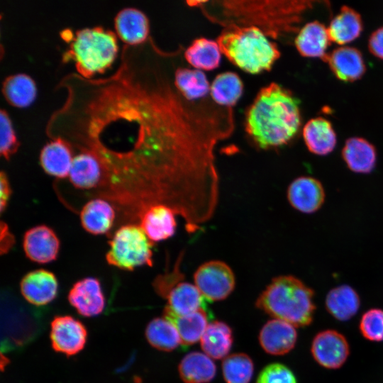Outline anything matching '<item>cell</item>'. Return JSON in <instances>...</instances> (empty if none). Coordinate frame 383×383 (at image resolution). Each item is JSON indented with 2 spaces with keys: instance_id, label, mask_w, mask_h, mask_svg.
<instances>
[{
  "instance_id": "obj_19",
  "label": "cell",
  "mask_w": 383,
  "mask_h": 383,
  "mask_svg": "<svg viewBox=\"0 0 383 383\" xmlns=\"http://www.w3.org/2000/svg\"><path fill=\"white\" fill-rule=\"evenodd\" d=\"M72 160V147L60 138L48 142L40 153V163L43 170L60 179L69 175Z\"/></svg>"
},
{
  "instance_id": "obj_26",
  "label": "cell",
  "mask_w": 383,
  "mask_h": 383,
  "mask_svg": "<svg viewBox=\"0 0 383 383\" xmlns=\"http://www.w3.org/2000/svg\"><path fill=\"white\" fill-rule=\"evenodd\" d=\"M200 341L201 349L209 357L224 359L233 345V331L225 322L214 321L208 324Z\"/></svg>"
},
{
  "instance_id": "obj_11",
  "label": "cell",
  "mask_w": 383,
  "mask_h": 383,
  "mask_svg": "<svg viewBox=\"0 0 383 383\" xmlns=\"http://www.w3.org/2000/svg\"><path fill=\"white\" fill-rule=\"evenodd\" d=\"M60 240L55 231L45 225L28 229L23 235V248L31 261L46 264L55 260L60 251Z\"/></svg>"
},
{
  "instance_id": "obj_14",
  "label": "cell",
  "mask_w": 383,
  "mask_h": 383,
  "mask_svg": "<svg viewBox=\"0 0 383 383\" xmlns=\"http://www.w3.org/2000/svg\"><path fill=\"white\" fill-rule=\"evenodd\" d=\"M287 199L291 206L304 213L318 211L325 200L321 183L311 177H299L287 189Z\"/></svg>"
},
{
  "instance_id": "obj_12",
  "label": "cell",
  "mask_w": 383,
  "mask_h": 383,
  "mask_svg": "<svg viewBox=\"0 0 383 383\" xmlns=\"http://www.w3.org/2000/svg\"><path fill=\"white\" fill-rule=\"evenodd\" d=\"M68 301L82 316L90 318L101 314L106 299L99 280L85 277L76 282L68 293Z\"/></svg>"
},
{
  "instance_id": "obj_39",
  "label": "cell",
  "mask_w": 383,
  "mask_h": 383,
  "mask_svg": "<svg viewBox=\"0 0 383 383\" xmlns=\"http://www.w3.org/2000/svg\"><path fill=\"white\" fill-rule=\"evenodd\" d=\"M256 383H297L293 372L281 363H272L260 372Z\"/></svg>"
},
{
  "instance_id": "obj_41",
  "label": "cell",
  "mask_w": 383,
  "mask_h": 383,
  "mask_svg": "<svg viewBox=\"0 0 383 383\" xmlns=\"http://www.w3.org/2000/svg\"><path fill=\"white\" fill-rule=\"evenodd\" d=\"M368 48L374 57L383 60V26L371 34L368 40Z\"/></svg>"
},
{
  "instance_id": "obj_33",
  "label": "cell",
  "mask_w": 383,
  "mask_h": 383,
  "mask_svg": "<svg viewBox=\"0 0 383 383\" xmlns=\"http://www.w3.org/2000/svg\"><path fill=\"white\" fill-rule=\"evenodd\" d=\"M174 84L179 93L190 101L206 96L211 88L206 74L196 69H177L174 74Z\"/></svg>"
},
{
  "instance_id": "obj_25",
  "label": "cell",
  "mask_w": 383,
  "mask_h": 383,
  "mask_svg": "<svg viewBox=\"0 0 383 383\" xmlns=\"http://www.w3.org/2000/svg\"><path fill=\"white\" fill-rule=\"evenodd\" d=\"M165 299H167L165 308L179 316L193 313L206 306V299L197 287L182 280L170 290Z\"/></svg>"
},
{
  "instance_id": "obj_31",
  "label": "cell",
  "mask_w": 383,
  "mask_h": 383,
  "mask_svg": "<svg viewBox=\"0 0 383 383\" xmlns=\"http://www.w3.org/2000/svg\"><path fill=\"white\" fill-rule=\"evenodd\" d=\"M184 57L195 69L210 71L218 67L221 51L216 40L199 38L187 48Z\"/></svg>"
},
{
  "instance_id": "obj_17",
  "label": "cell",
  "mask_w": 383,
  "mask_h": 383,
  "mask_svg": "<svg viewBox=\"0 0 383 383\" xmlns=\"http://www.w3.org/2000/svg\"><path fill=\"white\" fill-rule=\"evenodd\" d=\"M176 213L164 204H155L147 209L140 218V226L152 242L171 238L175 233Z\"/></svg>"
},
{
  "instance_id": "obj_13",
  "label": "cell",
  "mask_w": 383,
  "mask_h": 383,
  "mask_svg": "<svg viewBox=\"0 0 383 383\" xmlns=\"http://www.w3.org/2000/svg\"><path fill=\"white\" fill-rule=\"evenodd\" d=\"M20 291L28 303L37 306H45L57 296L58 282L52 272L37 269L22 277Z\"/></svg>"
},
{
  "instance_id": "obj_24",
  "label": "cell",
  "mask_w": 383,
  "mask_h": 383,
  "mask_svg": "<svg viewBox=\"0 0 383 383\" xmlns=\"http://www.w3.org/2000/svg\"><path fill=\"white\" fill-rule=\"evenodd\" d=\"M342 157L351 171L367 174L375 167L377 152L374 146L365 138L352 137L345 141Z\"/></svg>"
},
{
  "instance_id": "obj_15",
  "label": "cell",
  "mask_w": 383,
  "mask_h": 383,
  "mask_svg": "<svg viewBox=\"0 0 383 383\" xmlns=\"http://www.w3.org/2000/svg\"><path fill=\"white\" fill-rule=\"evenodd\" d=\"M258 340L262 348L274 355L288 353L295 346L297 332L295 326L279 319L268 321L261 328Z\"/></svg>"
},
{
  "instance_id": "obj_7",
  "label": "cell",
  "mask_w": 383,
  "mask_h": 383,
  "mask_svg": "<svg viewBox=\"0 0 383 383\" xmlns=\"http://www.w3.org/2000/svg\"><path fill=\"white\" fill-rule=\"evenodd\" d=\"M152 241L140 225L126 224L119 228L109 241L107 263L124 270L152 266Z\"/></svg>"
},
{
  "instance_id": "obj_6",
  "label": "cell",
  "mask_w": 383,
  "mask_h": 383,
  "mask_svg": "<svg viewBox=\"0 0 383 383\" xmlns=\"http://www.w3.org/2000/svg\"><path fill=\"white\" fill-rule=\"evenodd\" d=\"M118 50L116 35L101 26L77 30L64 52V62L73 60L77 73L90 78L103 72L113 62Z\"/></svg>"
},
{
  "instance_id": "obj_30",
  "label": "cell",
  "mask_w": 383,
  "mask_h": 383,
  "mask_svg": "<svg viewBox=\"0 0 383 383\" xmlns=\"http://www.w3.org/2000/svg\"><path fill=\"white\" fill-rule=\"evenodd\" d=\"M325 303L328 312L332 316L345 321L356 314L360 306V299L354 289L343 284L329 291Z\"/></svg>"
},
{
  "instance_id": "obj_1",
  "label": "cell",
  "mask_w": 383,
  "mask_h": 383,
  "mask_svg": "<svg viewBox=\"0 0 383 383\" xmlns=\"http://www.w3.org/2000/svg\"><path fill=\"white\" fill-rule=\"evenodd\" d=\"M153 43L125 44L117 69L98 78L64 76L62 106L45 131L99 161L106 179L131 177V192L183 202L218 179L215 150L234 128L233 110L187 100Z\"/></svg>"
},
{
  "instance_id": "obj_36",
  "label": "cell",
  "mask_w": 383,
  "mask_h": 383,
  "mask_svg": "<svg viewBox=\"0 0 383 383\" xmlns=\"http://www.w3.org/2000/svg\"><path fill=\"white\" fill-rule=\"evenodd\" d=\"M223 376L226 383H249L252 377L254 364L245 353H234L222 362Z\"/></svg>"
},
{
  "instance_id": "obj_23",
  "label": "cell",
  "mask_w": 383,
  "mask_h": 383,
  "mask_svg": "<svg viewBox=\"0 0 383 383\" xmlns=\"http://www.w3.org/2000/svg\"><path fill=\"white\" fill-rule=\"evenodd\" d=\"M303 138L308 150L318 155L331 152L337 143V137L329 121L317 117L309 120L303 128Z\"/></svg>"
},
{
  "instance_id": "obj_34",
  "label": "cell",
  "mask_w": 383,
  "mask_h": 383,
  "mask_svg": "<svg viewBox=\"0 0 383 383\" xmlns=\"http://www.w3.org/2000/svg\"><path fill=\"white\" fill-rule=\"evenodd\" d=\"M2 92L13 106L25 107L30 104L36 96V86L33 79L25 73L8 76L2 83Z\"/></svg>"
},
{
  "instance_id": "obj_29",
  "label": "cell",
  "mask_w": 383,
  "mask_h": 383,
  "mask_svg": "<svg viewBox=\"0 0 383 383\" xmlns=\"http://www.w3.org/2000/svg\"><path fill=\"white\" fill-rule=\"evenodd\" d=\"M178 371L184 383H208L214 378L216 366L205 353L192 352L182 358Z\"/></svg>"
},
{
  "instance_id": "obj_42",
  "label": "cell",
  "mask_w": 383,
  "mask_h": 383,
  "mask_svg": "<svg viewBox=\"0 0 383 383\" xmlns=\"http://www.w3.org/2000/svg\"><path fill=\"white\" fill-rule=\"evenodd\" d=\"M0 210L2 213L6 208L11 194V189L6 174L1 171L0 174Z\"/></svg>"
},
{
  "instance_id": "obj_38",
  "label": "cell",
  "mask_w": 383,
  "mask_h": 383,
  "mask_svg": "<svg viewBox=\"0 0 383 383\" xmlns=\"http://www.w3.org/2000/svg\"><path fill=\"white\" fill-rule=\"evenodd\" d=\"M0 135L1 155L9 160L17 151L19 142L15 134L10 117L4 109H1L0 111Z\"/></svg>"
},
{
  "instance_id": "obj_16",
  "label": "cell",
  "mask_w": 383,
  "mask_h": 383,
  "mask_svg": "<svg viewBox=\"0 0 383 383\" xmlns=\"http://www.w3.org/2000/svg\"><path fill=\"white\" fill-rule=\"evenodd\" d=\"M323 60L328 62L333 74L345 82L360 79L366 71L360 51L353 47H338L327 54Z\"/></svg>"
},
{
  "instance_id": "obj_27",
  "label": "cell",
  "mask_w": 383,
  "mask_h": 383,
  "mask_svg": "<svg viewBox=\"0 0 383 383\" xmlns=\"http://www.w3.org/2000/svg\"><path fill=\"white\" fill-rule=\"evenodd\" d=\"M362 29L361 16L353 9L343 6L331 20L328 33L332 42L345 45L357 38Z\"/></svg>"
},
{
  "instance_id": "obj_43",
  "label": "cell",
  "mask_w": 383,
  "mask_h": 383,
  "mask_svg": "<svg viewBox=\"0 0 383 383\" xmlns=\"http://www.w3.org/2000/svg\"><path fill=\"white\" fill-rule=\"evenodd\" d=\"M14 244V237L3 221L1 222V254L8 252Z\"/></svg>"
},
{
  "instance_id": "obj_4",
  "label": "cell",
  "mask_w": 383,
  "mask_h": 383,
  "mask_svg": "<svg viewBox=\"0 0 383 383\" xmlns=\"http://www.w3.org/2000/svg\"><path fill=\"white\" fill-rule=\"evenodd\" d=\"M216 41L231 63L250 74L270 70L280 57L277 44L255 26L228 23Z\"/></svg>"
},
{
  "instance_id": "obj_22",
  "label": "cell",
  "mask_w": 383,
  "mask_h": 383,
  "mask_svg": "<svg viewBox=\"0 0 383 383\" xmlns=\"http://www.w3.org/2000/svg\"><path fill=\"white\" fill-rule=\"evenodd\" d=\"M331 42L328 28L315 21L305 24L300 29L295 38V46L303 57H320L323 60Z\"/></svg>"
},
{
  "instance_id": "obj_3",
  "label": "cell",
  "mask_w": 383,
  "mask_h": 383,
  "mask_svg": "<svg viewBox=\"0 0 383 383\" xmlns=\"http://www.w3.org/2000/svg\"><path fill=\"white\" fill-rule=\"evenodd\" d=\"M230 23L255 26L267 37L277 38L298 30L305 11L311 6L308 1H218Z\"/></svg>"
},
{
  "instance_id": "obj_21",
  "label": "cell",
  "mask_w": 383,
  "mask_h": 383,
  "mask_svg": "<svg viewBox=\"0 0 383 383\" xmlns=\"http://www.w3.org/2000/svg\"><path fill=\"white\" fill-rule=\"evenodd\" d=\"M79 217L82 226L87 232L102 235L112 228L116 213L113 207L106 200L97 198L84 205Z\"/></svg>"
},
{
  "instance_id": "obj_8",
  "label": "cell",
  "mask_w": 383,
  "mask_h": 383,
  "mask_svg": "<svg viewBox=\"0 0 383 383\" xmlns=\"http://www.w3.org/2000/svg\"><path fill=\"white\" fill-rule=\"evenodd\" d=\"M194 285L208 301H221L233 291L235 275L224 262L211 260L201 265L194 274Z\"/></svg>"
},
{
  "instance_id": "obj_2",
  "label": "cell",
  "mask_w": 383,
  "mask_h": 383,
  "mask_svg": "<svg viewBox=\"0 0 383 383\" xmlns=\"http://www.w3.org/2000/svg\"><path fill=\"white\" fill-rule=\"evenodd\" d=\"M301 119L299 101L289 90L272 82L256 95L246 113L245 127L253 141L267 149L289 142Z\"/></svg>"
},
{
  "instance_id": "obj_10",
  "label": "cell",
  "mask_w": 383,
  "mask_h": 383,
  "mask_svg": "<svg viewBox=\"0 0 383 383\" xmlns=\"http://www.w3.org/2000/svg\"><path fill=\"white\" fill-rule=\"evenodd\" d=\"M311 352L316 362L322 367L338 369L348 359L350 348L343 335L335 330H326L313 338Z\"/></svg>"
},
{
  "instance_id": "obj_28",
  "label": "cell",
  "mask_w": 383,
  "mask_h": 383,
  "mask_svg": "<svg viewBox=\"0 0 383 383\" xmlns=\"http://www.w3.org/2000/svg\"><path fill=\"white\" fill-rule=\"evenodd\" d=\"M163 316L176 327L183 345H191L200 340L209 324L205 309L179 316L165 307Z\"/></svg>"
},
{
  "instance_id": "obj_35",
  "label": "cell",
  "mask_w": 383,
  "mask_h": 383,
  "mask_svg": "<svg viewBox=\"0 0 383 383\" xmlns=\"http://www.w3.org/2000/svg\"><path fill=\"white\" fill-rule=\"evenodd\" d=\"M145 335L149 344L161 351H172L182 344L176 327L164 316L152 319L147 325Z\"/></svg>"
},
{
  "instance_id": "obj_5",
  "label": "cell",
  "mask_w": 383,
  "mask_h": 383,
  "mask_svg": "<svg viewBox=\"0 0 383 383\" xmlns=\"http://www.w3.org/2000/svg\"><path fill=\"white\" fill-rule=\"evenodd\" d=\"M313 289L292 275L274 277L256 300L257 308L294 326L309 325L315 311Z\"/></svg>"
},
{
  "instance_id": "obj_37",
  "label": "cell",
  "mask_w": 383,
  "mask_h": 383,
  "mask_svg": "<svg viewBox=\"0 0 383 383\" xmlns=\"http://www.w3.org/2000/svg\"><path fill=\"white\" fill-rule=\"evenodd\" d=\"M360 331L367 340L375 342L383 341V310L372 309L361 317Z\"/></svg>"
},
{
  "instance_id": "obj_9",
  "label": "cell",
  "mask_w": 383,
  "mask_h": 383,
  "mask_svg": "<svg viewBox=\"0 0 383 383\" xmlns=\"http://www.w3.org/2000/svg\"><path fill=\"white\" fill-rule=\"evenodd\" d=\"M87 330L78 319L70 315L56 316L50 323L52 348L66 356L81 352L87 340Z\"/></svg>"
},
{
  "instance_id": "obj_20",
  "label": "cell",
  "mask_w": 383,
  "mask_h": 383,
  "mask_svg": "<svg viewBox=\"0 0 383 383\" xmlns=\"http://www.w3.org/2000/svg\"><path fill=\"white\" fill-rule=\"evenodd\" d=\"M68 177L74 187L90 189L101 184L104 172L94 155L87 151H80L73 157Z\"/></svg>"
},
{
  "instance_id": "obj_18",
  "label": "cell",
  "mask_w": 383,
  "mask_h": 383,
  "mask_svg": "<svg viewBox=\"0 0 383 383\" xmlns=\"http://www.w3.org/2000/svg\"><path fill=\"white\" fill-rule=\"evenodd\" d=\"M117 34L127 45L145 43L149 35V21L140 10L126 7L120 10L114 18Z\"/></svg>"
},
{
  "instance_id": "obj_40",
  "label": "cell",
  "mask_w": 383,
  "mask_h": 383,
  "mask_svg": "<svg viewBox=\"0 0 383 383\" xmlns=\"http://www.w3.org/2000/svg\"><path fill=\"white\" fill-rule=\"evenodd\" d=\"M182 280H183V275L179 267H175L172 272L158 276L153 285L157 293L165 298L170 290Z\"/></svg>"
},
{
  "instance_id": "obj_32",
  "label": "cell",
  "mask_w": 383,
  "mask_h": 383,
  "mask_svg": "<svg viewBox=\"0 0 383 383\" xmlns=\"http://www.w3.org/2000/svg\"><path fill=\"white\" fill-rule=\"evenodd\" d=\"M243 84L240 77L233 72L218 74L211 84L213 101L219 106L232 108L240 99Z\"/></svg>"
}]
</instances>
